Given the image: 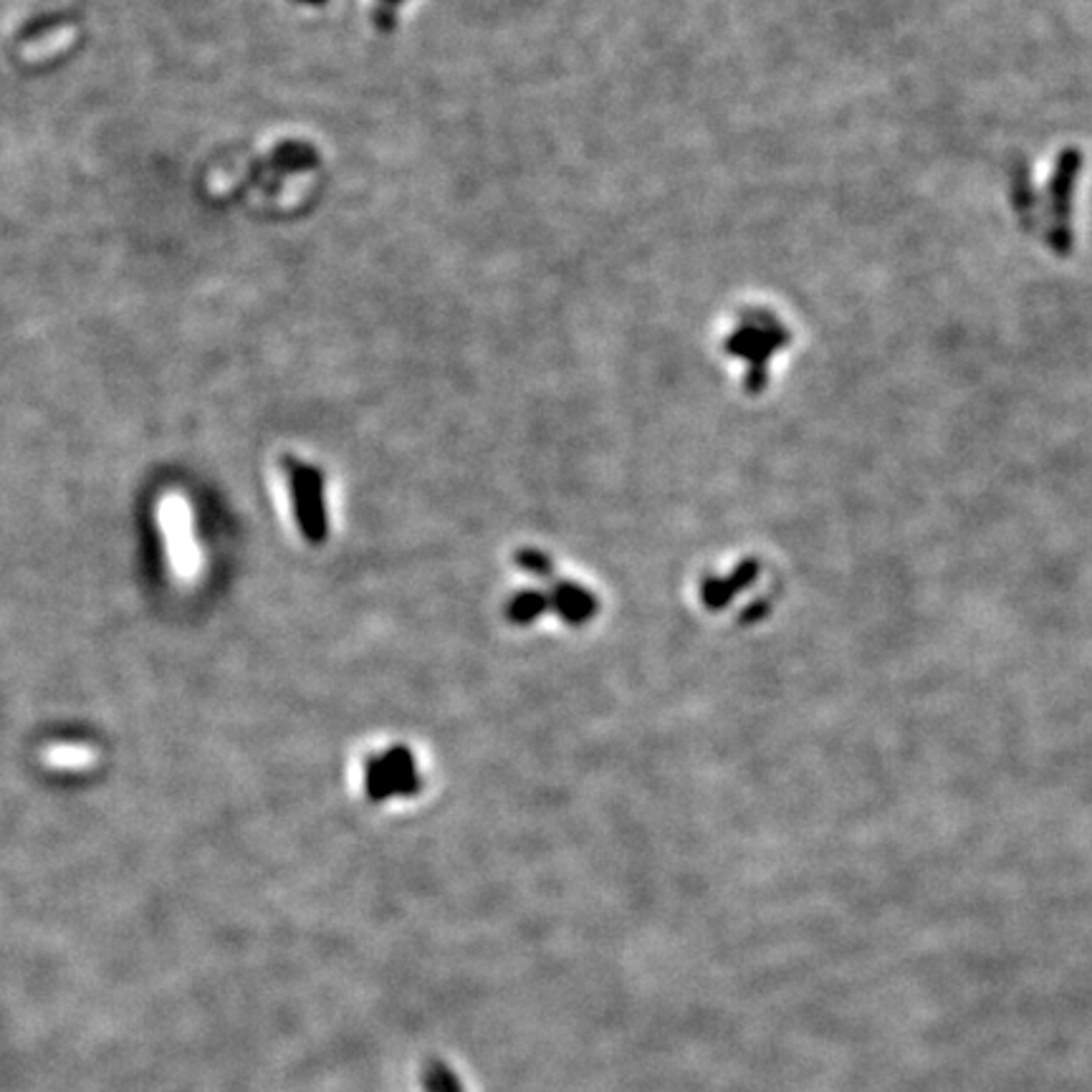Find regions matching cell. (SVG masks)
<instances>
[{"instance_id":"cell-3","label":"cell","mask_w":1092,"mask_h":1092,"mask_svg":"<svg viewBox=\"0 0 1092 1092\" xmlns=\"http://www.w3.org/2000/svg\"><path fill=\"white\" fill-rule=\"evenodd\" d=\"M162 524H165L167 542H170V557L180 575H191L195 569V549L191 539V522H187L185 503L170 498L162 506Z\"/></svg>"},{"instance_id":"cell-4","label":"cell","mask_w":1092,"mask_h":1092,"mask_svg":"<svg viewBox=\"0 0 1092 1092\" xmlns=\"http://www.w3.org/2000/svg\"><path fill=\"white\" fill-rule=\"evenodd\" d=\"M595 599L590 592H584L577 584H557V590L549 597V610H557L562 619L572 625L584 623L595 615Z\"/></svg>"},{"instance_id":"cell-5","label":"cell","mask_w":1092,"mask_h":1092,"mask_svg":"<svg viewBox=\"0 0 1092 1092\" xmlns=\"http://www.w3.org/2000/svg\"><path fill=\"white\" fill-rule=\"evenodd\" d=\"M546 610H549V597L542 592H524L509 605V617L514 623H534Z\"/></svg>"},{"instance_id":"cell-1","label":"cell","mask_w":1092,"mask_h":1092,"mask_svg":"<svg viewBox=\"0 0 1092 1092\" xmlns=\"http://www.w3.org/2000/svg\"><path fill=\"white\" fill-rule=\"evenodd\" d=\"M420 787L415 759L408 748L395 746L387 754L373 757L364 772V789L373 799H390L397 794H413Z\"/></svg>"},{"instance_id":"cell-2","label":"cell","mask_w":1092,"mask_h":1092,"mask_svg":"<svg viewBox=\"0 0 1092 1092\" xmlns=\"http://www.w3.org/2000/svg\"><path fill=\"white\" fill-rule=\"evenodd\" d=\"M292 491L296 514H299L301 529L312 542H321L327 536V516H324V485L321 474L307 463H292Z\"/></svg>"},{"instance_id":"cell-6","label":"cell","mask_w":1092,"mask_h":1092,"mask_svg":"<svg viewBox=\"0 0 1092 1092\" xmlns=\"http://www.w3.org/2000/svg\"><path fill=\"white\" fill-rule=\"evenodd\" d=\"M46 761L59 768H79L94 761V754L86 746H53L46 754Z\"/></svg>"},{"instance_id":"cell-7","label":"cell","mask_w":1092,"mask_h":1092,"mask_svg":"<svg viewBox=\"0 0 1092 1092\" xmlns=\"http://www.w3.org/2000/svg\"><path fill=\"white\" fill-rule=\"evenodd\" d=\"M518 564H522V569L531 572V575H539V577L551 575L549 559H546L544 555H539V551H534V549L522 551V555H518Z\"/></svg>"}]
</instances>
